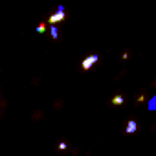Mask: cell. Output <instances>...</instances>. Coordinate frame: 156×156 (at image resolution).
Listing matches in <instances>:
<instances>
[{"label":"cell","mask_w":156,"mask_h":156,"mask_svg":"<svg viewBox=\"0 0 156 156\" xmlns=\"http://www.w3.org/2000/svg\"><path fill=\"white\" fill-rule=\"evenodd\" d=\"M64 19H66V11H64V8H62V6H59V8H57V13L50 15L46 24H51V26H55L57 22H61V20H64Z\"/></svg>","instance_id":"6da1fadb"},{"label":"cell","mask_w":156,"mask_h":156,"mask_svg":"<svg viewBox=\"0 0 156 156\" xmlns=\"http://www.w3.org/2000/svg\"><path fill=\"white\" fill-rule=\"evenodd\" d=\"M98 61H99V55H98V53L88 55L87 59H83V62H81V70H85V72H87V70H90V68H92Z\"/></svg>","instance_id":"7a4b0ae2"},{"label":"cell","mask_w":156,"mask_h":156,"mask_svg":"<svg viewBox=\"0 0 156 156\" xmlns=\"http://www.w3.org/2000/svg\"><path fill=\"white\" fill-rule=\"evenodd\" d=\"M136 129H138L136 121H134V119H130V121L127 123V129H125V132H127V134H134V132H136Z\"/></svg>","instance_id":"3957f363"},{"label":"cell","mask_w":156,"mask_h":156,"mask_svg":"<svg viewBox=\"0 0 156 156\" xmlns=\"http://www.w3.org/2000/svg\"><path fill=\"white\" fill-rule=\"evenodd\" d=\"M50 35H51V39L55 41V39H59V31H57V26H51L50 28Z\"/></svg>","instance_id":"277c9868"},{"label":"cell","mask_w":156,"mask_h":156,"mask_svg":"<svg viewBox=\"0 0 156 156\" xmlns=\"http://www.w3.org/2000/svg\"><path fill=\"white\" fill-rule=\"evenodd\" d=\"M123 101H125L123 96H114L112 98V105H123Z\"/></svg>","instance_id":"5b68a950"},{"label":"cell","mask_w":156,"mask_h":156,"mask_svg":"<svg viewBox=\"0 0 156 156\" xmlns=\"http://www.w3.org/2000/svg\"><path fill=\"white\" fill-rule=\"evenodd\" d=\"M46 31V22H39L37 26V33H44Z\"/></svg>","instance_id":"8992f818"},{"label":"cell","mask_w":156,"mask_h":156,"mask_svg":"<svg viewBox=\"0 0 156 156\" xmlns=\"http://www.w3.org/2000/svg\"><path fill=\"white\" fill-rule=\"evenodd\" d=\"M149 110H156V98H151V101H149Z\"/></svg>","instance_id":"52a82bcc"},{"label":"cell","mask_w":156,"mask_h":156,"mask_svg":"<svg viewBox=\"0 0 156 156\" xmlns=\"http://www.w3.org/2000/svg\"><path fill=\"white\" fill-rule=\"evenodd\" d=\"M143 101H145V96H143V94H140V96L136 98V103H143Z\"/></svg>","instance_id":"ba28073f"}]
</instances>
